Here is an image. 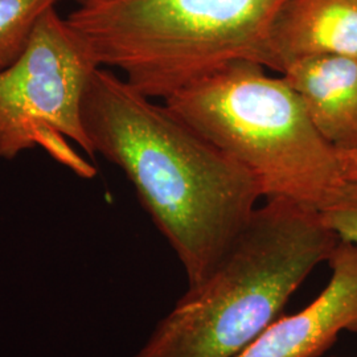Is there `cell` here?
I'll return each mask as SVG.
<instances>
[{
    "label": "cell",
    "mask_w": 357,
    "mask_h": 357,
    "mask_svg": "<svg viewBox=\"0 0 357 357\" xmlns=\"http://www.w3.org/2000/svg\"><path fill=\"white\" fill-rule=\"evenodd\" d=\"M155 101L98 66L84 94L82 125L93 156L125 174L192 287L227 255L262 195L248 169Z\"/></svg>",
    "instance_id": "6da1fadb"
},
{
    "label": "cell",
    "mask_w": 357,
    "mask_h": 357,
    "mask_svg": "<svg viewBox=\"0 0 357 357\" xmlns=\"http://www.w3.org/2000/svg\"><path fill=\"white\" fill-rule=\"evenodd\" d=\"M337 243L318 209L268 199L213 271L188 287L131 357L241 355Z\"/></svg>",
    "instance_id": "7a4b0ae2"
},
{
    "label": "cell",
    "mask_w": 357,
    "mask_h": 357,
    "mask_svg": "<svg viewBox=\"0 0 357 357\" xmlns=\"http://www.w3.org/2000/svg\"><path fill=\"white\" fill-rule=\"evenodd\" d=\"M289 0H109L66 16L97 64L165 101L234 63L271 68L273 28Z\"/></svg>",
    "instance_id": "3957f363"
},
{
    "label": "cell",
    "mask_w": 357,
    "mask_h": 357,
    "mask_svg": "<svg viewBox=\"0 0 357 357\" xmlns=\"http://www.w3.org/2000/svg\"><path fill=\"white\" fill-rule=\"evenodd\" d=\"M162 102L255 178L262 197L318 209L344 184L339 153L283 77L234 63Z\"/></svg>",
    "instance_id": "277c9868"
},
{
    "label": "cell",
    "mask_w": 357,
    "mask_h": 357,
    "mask_svg": "<svg viewBox=\"0 0 357 357\" xmlns=\"http://www.w3.org/2000/svg\"><path fill=\"white\" fill-rule=\"evenodd\" d=\"M88 43L56 7L40 16L26 48L0 69V160L43 149L77 176L93 178L96 167L82 125V100L98 68Z\"/></svg>",
    "instance_id": "5b68a950"
},
{
    "label": "cell",
    "mask_w": 357,
    "mask_h": 357,
    "mask_svg": "<svg viewBox=\"0 0 357 357\" xmlns=\"http://www.w3.org/2000/svg\"><path fill=\"white\" fill-rule=\"evenodd\" d=\"M331 278L303 310L282 315L237 357H319L342 332L357 333V243L339 240Z\"/></svg>",
    "instance_id": "8992f818"
},
{
    "label": "cell",
    "mask_w": 357,
    "mask_h": 357,
    "mask_svg": "<svg viewBox=\"0 0 357 357\" xmlns=\"http://www.w3.org/2000/svg\"><path fill=\"white\" fill-rule=\"evenodd\" d=\"M271 68L283 73L311 57L357 60V0H289L273 28Z\"/></svg>",
    "instance_id": "52a82bcc"
},
{
    "label": "cell",
    "mask_w": 357,
    "mask_h": 357,
    "mask_svg": "<svg viewBox=\"0 0 357 357\" xmlns=\"http://www.w3.org/2000/svg\"><path fill=\"white\" fill-rule=\"evenodd\" d=\"M281 76L301 97L312 123L333 149L357 150V60L311 57L290 65Z\"/></svg>",
    "instance_id": "ba28073f"
},
{
    "label": "cell",
    "mask_w": 357,
    "mask_h": 357,
    "mask_svg": "<svg viewBox=\"0 0 357 357\" xmlns=\"http://www.w3.org/2000/svg\"><path fill=\"white\" fill-rule=\"evenodd\" d=\"M60 0H0V69L26 48L40 16Z\"/></svg>",
    "instance_id": "9c48e42d"
},
{
    "label": "cell",
    "mask_w": 357,
    "mask_h": 357,
    "mask_svg": "<svg viewBox=\"0 0 357 357\" xmlns=\"http://www.w3.org/2000/svg\"><path fill=\"white\" fill-rule=\"evenodd\" d=\"M319 213L339 240L357 243V181H344Z\"/></svg>",
    "instance_id": "30bf717a"
},
{
    "label": "cell",
    "mask_w": 357,
    "mask_h": 357,
    "mask_svg": "<svg viewBox=\"0 0 357 357\" xmlns=\"http://www.w3.org/2000/svg\"><path fill=\"white\" fill-rule=\"evenodd\" d=\"M337 153L345 181H357V150Z\"/></svg>",
    "instance_id": "8fae6325"
},
{
    "label": "cell",
    "mask_w": 357,
    "mask_h": 357,
    "mask_svg": "<svg viewBox=\"0 0 357 357\" xmlns=\"http://www.w3.org/2000/svg\"><path fill=\"white\" fill-rule=\"evenodd\" d=\"M76 3L77 7H82V6H89V4H96V3H102V1H109V0H69Z\"/></svg>",
    "instance_id": "7c38bea8"
}]
</instances>
